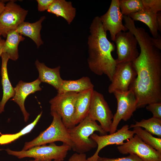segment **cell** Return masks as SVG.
<instances>
[{"mask_svg": "<svg viewBox=\"0 0 161 161\" xmlns=\"http://www.w3.org/2000/svg\"><path fill=\"white\" fill-rule=\"evenodd\" d=\"M41 83L38 78L30 82L20 80L14 88L15 94L11 100L16 103L19 106L26 122L28 120L30 114L26 110L24 106L25 99L30 94L41 90L42 89L40 86Z\"/></svg>", "mask_w": 161, "mask_h": 161, "instance_id": "obj_15", "label": "cell"}, {"mask_svg": "<svg viewBox=\"0 0 161 161\" xmlns=\"http://www.w3.org/2000/svg\"><path fill=\"white\" fill-rule=\"evenodd\" d=\"M45 18V16H42L38 21L33 23L24 21L16 30L22 35L30 38L38 48L44 43L41 38L40 31L42 27V23Z\"/></svg>", "mask_w": 161, "mask_h": 161, "instance_id": "obj_19", "label": "cell"}, {"mask_svg": "<svg viewBox=\"0 0 161 161\" xmlns=\"http://www.w3.org/2000/svg\"><path fill=\"white\" fill-rule=\"evenodd\" d=\"M133 131L143 142L161 153V138L154 137L151 133L141 127L133 128Z\"/></svg>", "mask_w": 161, "mask_h": 161, "instance_id": "obj_26", "label": "cell"}, {"mask_svg": "<svg viewBox=\"0 0 161 161\" xmlns=\"http://www.w3.org/2000/svg\"><path fill=\"white\" fill-rule=\"evenodd\" d=\"M38 3V10L42 12L47 10L54 0H37Z\"/></svg>", "mask_w": 161, "mask_h": 161, "instance_id": "obj_31", "label": "cell"}, {"mask_svg": "<svg viewBox=\"0 0 161 161\" xmlns=\"http://www.w3.org/2000/svg\"><path fill=\"white\" fill-rule=\"evenodd\" d=\"M0 56L2 60L1 74L3 94L0 102V114L4 111L6 103L10 98L13 97L15 94L14 88L12 86L7 73V66L9 57L6 53L3 52Z\"/></svg>", "mask_w": 161, "mask_h": 161, "instance_id": "obj_17", "label": "cell"}, {"mask_svg": "<svg viewBox=\"0 0 161 161\" xmlns=\"http://www.w3.org/2000/svg\"><path fill=\"white\" fill-rule=\"evenodd\" d=\"M42 113V112H41L32 123L27 125L19 132L13 134H2L0 136V145L10 143L21 137L30 132L38 122Z\"/></svg>", "mask_w": 161, "mask_h": 161, "instance_id": "obj_25", "label": "cell"}, {"mask_svg": "<svg viewBox=\"0 0 161 161\" xmlns=\"http://www.w3.org/2000/svg\"><path fill=\"white\" fill-rule=\"evenodd\" d=\"M36 161L35 160H30V161ZM53 161H60L59 160H54Z\"/></svg>", "mask_w": 161, "mask_h": 161, "instance_id": "obj_37", "label": "cell"}, {"mask_svg": "<svg viewBox=\"0 0 161 161\" xmlns=\"http://www.w3.org/2000/svg\"><path fill=\"white\" fill-rule=\"evenodd\" d=\"M156 21L158 27V31L161 32V12H158L156 14Z\"/></svg>", "mask_w": 161, "mask_h": 161, "instance_id": "obj_34", "label": "cell"}, {"mask_svg": "<svg viewBox=\"0 0 161 161\" xmlns=\"http://www.w3.org/2000/svg\"><path fill=\"white\" fill-rule=\"evenodd\" d=\"M117 102V108L114 115L109 132H116L121 120L126 121L131 117L137 109V100L133 92L131 89L126 92H114L113 93Z\"/></svg>", "mask_w": 161, "mask_h": 161, "instance_id": "obj_7", "label": "cell"}, {"mask_svg": "<svg viewBox=\"0 0 161 161\" xmlns=\"http://www.w3.org/2000/svg\"><path fill=\"white\" fill-rule=\"evenodd\" d=\"M35 64L39 73L38 79L41 82L52 85L57 91L64 80L60 76V66L50 68L44 63L39 62L38 60L35 61Z\"/></svg>", "mask_w": 161, "mask_h": 161, "instance_id": "obj_16", "label": "cell"}, {"mask_svg": "<svg viewBox=\"0 0 161 161\" xmlns=\"http://www.w3.org/2000/svg\"><path fill=\"white\" fill-rule=\"evenodd\" d=\"M114 41L116 47L117 58V64L124 62H132L139 56L137 40L130 31L120 32L115 37Z\"/></svg>", "mask_w": 161, "mask_h": 161, "instance_id": "obj_11", "label": "cell"}, {"mask_svg": "<svg viewBox=\"0 0 161 161\" xmlns=\"http://www.w3.org/2000/svg\"><path fill=\"white\" fill-rule=\"evenodd\" d=\"M72 149L69 145L65 144L57 145L54 143L49 145H44L32 147L27 150L14 151L7 148L5 149L7 153L18 159L25 157L34 158L36 161H52L64 160L68 152Z\"/></svg>", "mask_w": 161, "mask_h": 161, "instance_id": "obj_5", "label": "cell"}, {"mask_svg": "<svg viewBox=\"0 0 161 161\" xmlns=\"http://www.w3.org/2000/svg\"><path fill=\"white\" fill-rule=\"evenodd\" d=\"M87 62L91 71L98 75H106L111 81L117 63L112 53L116 47L107 38L99 17L93 19L90 27Z\"/></svg>", "mask_w": 161, "mask_h": 161, "instance_id": "obj_2", "label": "cell"}, {"mask_svg": "<svg viewBox=\"0 0 161 161\" xmlns=\"http://www.w3.org/2000/svg\"><path fill=\"white\" fill-rule=\"evenodd\" d=\"M5 41L0 37V56L3 53V49Z\"/></svg>", "mask_w": 161, "mask_h": 161, "instance_id": "obj_35", "label": "cell"}, {"mask_svg": "<svg viewBox=\"0 0 161 161\" xmlns=\"http://www.w3.org/2000/svg\"><path fill=\"white\" fill-rule=\"evenodd\" d=\"M139 127H143L151 133L161 137V120L152 117L148 119H143L136 121L135 124L129 126V128Z\"/></svg>", "mask_w": 161, "mask_h": 161, "instance_id": "obj_24", "label": "cell"}, {"mask_svg": "<svg viewBox=\"0 0 161 161\" xmlns=\"http://www.w3.org/2000/svg\"><path fill=\"white\" fill-rule=\"evenodd\" d=\"M99 17L104 30L109 31L113 41L117 33L128 30L123 23V15L120 10L119 0H112L107 12Z\"/></svg>", "mask_w": 161, "mask_h": 161, "instance_id": "obj_14", "label": "cell"}, {"mask_svg": "<svg viewBox=\"0 0 161 161\" xmlns=\"http://www.w3.org/2000/svg\"><path fill=\"white\" fill-rule=\"evenodd\" d=\"M151 41L153 46L159 50H161V36L160 35H159L158 37L156 38L151 37Z\"/></svg>", "mask_w": 161, "mask_h": 161, "instance_id": "obj_33", "label": "cell"}, {"mask_svg": "<svg viewBox=\"0 0 161 161\" xmlns=\"http://www.w3.org/2000/svg\"><path fill=\"white\" fill-rule=\"evenodd\" d=\"M136 76L137 73L132 62L117 64L111 83L108 87L109 92L112 94L116 91L129 90Z\"/></svg>", "mask_w": 161, "mask_h": 161, "instance_id": "obj_12", "label": "cell"}, {"mask_svg": "<svg viewBox=\"0 0 161 161\" xmlns=\"http://www.w3.org/2000/svg\"><path fill=\"white\" fill-rule=\"evenodd\" d=\"M1 35L0 34V35Z\"/></svg>", "mask_w": 161, "mask_h": 161, "instance_id": "obj_38", "label": "cell"}, {"mask_svg": "<svg viewBox=\"0 0 161 161\" xmlns=\"http://www.w3.org/2000/svg\"><path fill=\"white\" fill-rule=\"evenodd\" d=\"M93 89L78 93L75 104L74 123L76 126L87 116L90 108Z\"/></svg>", "mask_w": 161, "mask_h": 161, "instance_id": "obj_18", "label": "cell"}, {"mask_svg": "<svg viewBox=\"0 0 161 161\" xmlns=\"http://www.w3.org/2000/svg\"><path fill=\"white\" fill-rule=\"evenodd\" d=\"M146 109L152 113L153 117L161 120V102L148 104L146 106Z\"/></svg>", "mask_w": 161, "mask_h": 161, "instance_id": "obj_30", "label": "cell"}, {"mask_svg": "<svg viewBox=\"0 0 161 161\" xmlns=\"http://www.w3.org/2000/svg\"><path fill=\"white\" fill-rule=\"evenodd\" d=\"M25 39L16 30L8 31L4 43L3 52L6 53L9 59L16 61L18 58V47L19 43Z\"/></svg>", "mask_w": 161, "mask_h": 161, "instance_id": "obj_22", "label": "cell"}, {"mask_svg": "<svg viewBox=\"0 0 161 161\" xmlns=\"http://www.w3.org/2000/svg\"><path fill=\"white\" fill-rule=\"evenodd\" d=\"M94 87L90 78L87 76H83L76 80H64L57 92L58 93L67 92L79 93L93 89Z\"/></svg>", "mask_w": 161, "mask_h": 161, "instance_id": "obj_21", "label": "cell"}, {"mask_svg": "<svg viewBox=\"0 0 161 161\" xmlns=\"http://www.w3.org/2000/svg\"><path fill=\"white\" fill-rule=\"evenodd\" d=\"M145 8L156 14L161 10V0H141Z\"/></svg>", "mask_w": 161, "mask_h": 161, "instance_id": "obj_28", "label": "cell"}, {"mask_svg": "<svg viewBox=\"0 0 161 161\" xmlns=\"http://www.w3.org/2000/svg\"><path fill=\"white\" fill-rule=\"evenodd\" d=\"M28 10L21 7L14 1H10L5 5L0 15V34L6 37L7 32L16 30L24 22Z\"/></svg>", "mask_w": 161, "mask_h": 161, "instance_id": "obj_10", "label": "cell"}, {"mask_svg": "<svg viewBox=\"0 0 161 161\" xmlns=\"http://www.w3.org/2000/svg\"><path fill=\"white\" fill-rule=\"evenodd\" d=\"M68 161H88L85 153H75L69 158Z\"/></svg>", "mask_w": 161, "mask_h": 161, "instance_id": "obj_32", "label": "cell"}, {"mask_svg": "<svg viewBox=\"0 0 161 161\" xmlns=\"http://www.w3.org/2000/svg\"><path fill=\"white\" fill-rule=\"evenodd\" d=\"M156 14L150 10L144 8L140 11L131 14L128 16L134 21H139L145 24L149 28L153 37L156 38L159 35Z\"/></svg>", "mask_w": 161, "mask_h": 161, "instance_id": "obj_23", "label": "cell"}, {"mask_svg": "<svg viewBox=\"0 0 161 161\" xmlns=\"http://www.w3.org/2000/svg\"><path fill=\"white\" fill-rule=\"evenodd\" d=\"M121 12L123 16L140 11L144 8L141 0H119Z\"/></svg>", "mask_w": 161, "mask_h": 161, "instance_id": "obj_27", "label": "cell"}, {"mask_svg": "<svg viewBox=\"0 0 161 161\" xmlns=\"http://www.w3.org/2000/svg\"><path fill=\"white\" fill-rule=\"evenodd\" d=\"M78 125L69 129L72 145V149L78 153H85L97 146L95 142L90 137L95 131L100 135L107 134L96 121L86 117Z\"/></svg>", "mask_w": 161, "mask_h": 161, "instance_id": "obj_3", "label": "cell"}, {"mask_svg": "<svg viewBox=\"0 0 161 161\" xmlns=\"http://www.w3.org/2000/svg\"><path fill=\"white\" fill-rule=\"evenodd\" d=\"M113 116L103 95L94 90L86 117L91 120L98 121L102 129L107 133L109 132Z\"/></svg>", "mask_w": 161, "mask_h": 161, "instance_id": "obj_8", "label": "cell"}, {"mask_svg": "<svg viewBox=\"0 0 161 161\" xmlns=\"http://www.w3.org/2000/svg\"><path fill=\"white\" fill-rule=\"evenodd\" d=\"M47 11L57 17H62L69 24L73 21L76 13V8L72 6V2L65 0H54Z\"/></svg>", "mask_w": 161, "mask_h": 161, "instance_id": "obj_20", "label": "cell"}, {"mask_svg": "<svg viewBox=\"0 0 161 161\" xmlns=\"http://www.w3.org/2000/svg\"><path fill=\"white\" fill-rule=\"evenodd\" d=\"M78 94L73 92L58 93L49 101L51 111L56 112L61 116L64 124L68 129L75 126L74 117Z\"/></svg>", "mask_w": 161, "mask_h": 161, "instance_id": "obj_6", "label": "cell"}, {"mask_svg": "<svg viewBox=\"0 0 161 161\" xmlns=\"http://www.w3.org/2000/svg\"><path fill=\"white\" fill-rule=\"evenodd\" d=\"M129 129V126L126 125L117 131L109 135L99 136L95 133L92 134L90 137L95 142L97 147L94 154L87 158L88 160L96 161L99 157V152L106 146L113 144L122 145L125 140L132 137L135 134Z\"/></svg>", "mask_w": 161, "mask_h": 161, "instance_id": "obj_13", "label": "cell"}, {"mask_svg": "<svg viewBox=\"0 0 161 161\" xmlns=\"http://www.w3.org/2000/svg\"><path fill=\"white\" fill-rule=\"evenodd\" d=\"M117 149L123 154H134L143 161H161V153L143 142L136 134Z\"/></svg>", "mask_w": 161, "mask_h": 161, "instance_id": "obj_9", "label": "cell"}, {"mask_svg": "<svg viewBox=\"0 0 161 161\" xmlns=\"http://www.w3.org/2000/svg\"><path fill=\"white\" fill-rule=\"evenodd\" d=\"M131 32L140 50L132 62L137 76L129 88L137 97L138 109L161 102V53L152 44L151 37L144 28H135Z\"/></svg>", "mask_w": 161, "mask_h": 161, "instance_id": "obj_1", "label": "cell"}, {"mask_svg": "<svg viewBox=\"0 0 161 161\" xmlns=\"http://www.w3.org/2000/svg\"><path fill=\"white\" fill-rule=\"evenodd\" d=\"M5 6L4 1L0 0V15L4 10Z\"/></svg>", "mask_w": 161, "mask_h": 161, "instance_id": "obj_36", "label": "cell"}, {"mask_svg": "<svg viewBox=\"0 0 161 161\" xmlns=\"http://www.w3.org/2000/svg\"><path fill=\"white\" fill-rule=\"evenodd\" d=\"M96 161H143L136 155L130 154L126 157L121 158H110L99 156Z\"/></svg>", "mask_w": 161, "mask_h": 161, "instance_id": "obj_29", "label": "cell"}, {"mask_svg": "<svg viewBox=\"0 0 161 161\" xmlns=\"http://www.w3.org/2000/svg\"><path fill=\"white\" fill-rule=\"evenodd\" d=\"M50 114L53 117L50 125L32 140L25 142L22 150L58 141L69 145L72 148V144L69 129L64 125L61 117L56 112L51 111Z\"/></svg>", "mask_w": 161, "mask_h": 161, "instance_id": "obj_4", "label": "cell"}]
</instances>
